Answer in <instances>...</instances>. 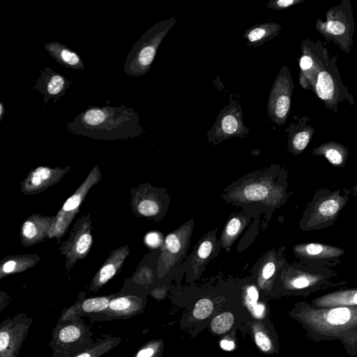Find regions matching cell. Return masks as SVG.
<instances>
[{"mask_svg": "<svg viewBox=\"0 0 357 357\" xmlns=\"http://www.w3.org/2000/svg\"><path fill=\"white\" fill-rule=\"evenodd\" d=\"M287 178L286 167L273 164L233 181L222 190L221 197L227 203L258 216L264 214L268 221L273 213L289 197Z\"/></svg>", "mask_w": 357, "mask_h": 357, "instance_id": "cell-1", "label": "cell"}, {"mask_svg": "<svg viewBox=\"0 0 357 357\" xmlns=\"http://www.w3.org/2000/svg\"><path fill=\"white\" fill-rule=\"evenodd\" d=\"M310 340L339 341L346 353L357 355V305L337 307H314L300 302L292 311Z\"/></svg>", "mask_w": 357, "mask_h": 357, "instance_id": "cell-2", "label": "cell"}, {"mask_svg": "<svg viewBox=\"0 0 357 357\" xmlns=\"http://www.w3.org/2000/svg\"><path fill=\"white\" fill-rule=\"evenodd\" d=\"M66 130L101 140L140 137L145 132L138 112L123 105L89 107L67 123Z\"/></svg>", "mask_w": 357, "mask_h": 357, "instance_id": "cell-3", "label": "cell"}, {"mask_svg": "<svg viewBox=\"0 0 357 357\" xmlns=\"http://www.w3.org/2000/svg\"><path fill=\"white\" fill-rule=\"evenodd\" d=\"M337 278V273L329 267L302 261L289 264L285 260L275 280L280 281L287 291L308 296L316 291L347 283Z\"/></svg>", "mask_w": 357, "mask_h": 357, "instance_id": "cell-4", "label": "cell"}, {"mask_svg": "<svg viewBox=\"0 0 357 357\" xmlns=\"http://www.w3.org/2000/svg\"><path fill=\"white\" fill-rule=\"evenodd\" d=\"M351 193L346 188L334 191L325 188L317 190L303 212L300 229L310 231L334 225Z\"/></svg>", "mask_w": 357, "mask_h": 357, "instance_id": "cell-5", "label": "cell"}, {"mask_svg": "<svg viewBox=\"0 0 357 357\" xmlns=\"http://www.w3.org/2000/svg\"><path fill=\"white\" fill-rule=\"evenodd\" d=\"M176 20L171 17L160 21L140 36L127 54L123 69L125 74L139 77L149 71L158 48Z\"/></svg>", "mask_w": 357, "mask_h": 357, "instance_id": "cell-6", "label": "cell"}, {"mask_svg": "<svg viewBox=\"0 0 357 357\" xmlns=\"http://www.w3.org/2000/svg\"><path fill=\"white\" fill-rule=\"evenodd\" d=\"M351 0H342L326 13V21L316 20L315 29L328 42H333L346 54L354 44V17Z\"/></svg>", "mask_w": 357, "mask_h": 357, "instance_id": "cell-7", "label": "cell"}, {"mask_svg": "<svg viewBox=\"0 0 357 357\" xmlns=\"http://www.w3.org/2000/svg\"><path fill=\"white\" fill-rule=\"evenodd\" d=\"M92 336L82 317L58 320L49 343L52 357H72L93 342Z\"/></svg>", "mask_w": 357, "mask_h": 357, "instance_id": "cell-8", "label": "cell"}, {"mask_svg": "<svg viewBox=\"0 0 357 357\" xmlns=\"http://www.w3.org/2000/svg\"><path fill=\"white\" fill-rule=\"evenodd\" d=\"M193 229L192 218L165 236L157 259L156 273L159 278L181 268L187 258Z\"/></svg>", "mask_w": 357, "mask_h": 357, "instance_id": "cell-9", "label": "cell"}, {"mask_svg": "<svg viewBox=\"0 0 357 357\" xmlns=\"http://www.w3.org/2000/svg\"><path fill=\"white\" fill-rule=\"evenodd\" d=\"M337 56H331L329 63L318 73L312 91L323 101L325 107L333 111L335 114L338 112V104L347 101L354 105L355 99L348 88L344 85L340 70L336 64Z\"/></svg>", "mask_w": 357, "mask_h": 357, "instance_id": "cell-10", "label": "cell"}, {"mask_svg": "<svg viewBox=\"0 0 357 357\" xmlns=\"http://www.w3.org/2000/svg\"><path fill=\"white\" fill-rule=\"evenodd\" d=\"M130 195L133 213L155 222L163 219L170 204V196L166 189L153 186L149 183L131 188Z\"/></svg>", "mask_w": 357, "mask_h": 357, "instance_id": "cell-11", "label": "cell"}, {"mask_svg": "<svg viewBox=\"0 0 357 357\" xmlns=\"http://www.w3.org/2000/svg\"><path fill=\"white\" fill-rule=\"evenodd\" d=\"M249 132L243 121L240 101L231 94L229 104L220 111L214 125L207 132L208 141L218 145L231 137L246 138Z\"/></svg>", "mask_w": 357, "mask_h": 357, "instance_id": "cell-12", "label": "cell"}, {"mask_svg": "<svg viewBox=\"0 0 357 357\" xmlns=\"http://www.w3.org/2000/svg\"><path fill=\"white\" fill-rule=\"evenodd\" d=\"M101 177L100 169L98 165H96L76 191L64 202L56 214L55 222L48 238H55L60 243L61 238L65 235L74 218L78 213L79 206L88 192L100 181Z\"/></svg>", "mask_w": 357, "mask_h": 357, "instance_id": "cell-13", "label": "cell"}, {"mask_svg": "<svg viewBox=\"0 0 357 357\" xmlns=\"http://www.w3.org/2000/svg\"><path fill=\"white\" fill-rule=\"evenodd\" d=\"M294 89L291 73L283 66L273 83L268 99L267 114L273 123L278 126L286 123L291 110Z\"/></svg>", "mask_w": 357, "mask_h": 357, "instance_id": "cell-14", "label": "cell"}, {"mask_svg": "<svg viewBox=\"0 0 357 357\" xmlns=\"http://www.w3.org/2000/svg\"><path fill=\"white\" fill-rule=\"evenodd\" d=\"M301 54L298 58L300 72L298 81L301 86L312 91L319 71L330 61L331 56L321 41L303 39L301 43Z\"/></svg>", "mask_w": 357, "mask_h": 357, "instance_id": "cell-15", "label": "cell"}, {"mask_svg": "<svg viewBox=\"0 0 357 357\" xmlns=\"http://www.w3.org/2000/svg\"><path fill=\"white\" fill-rule=\"evenodd\" d=\"M92 229L91 214L82 215L73 225L68 238L61 243L60 254L66 256L65 266L68 271L89 254L93 243Z\"/></svg>", "mask_w": 357, "mask_h": 357, "instance_id": "cell-16", "label": "cell"}, {"mask_svg": "<svg viewBox=\"0 0 357 357\" xmlns=\"http://www.w3.org/2000/svg\"><path fill=\"white\" fill-rule=\"evenodd\" d=\"M33 319L26 313L8 317L0 324V357H18Z\"/></svg>", "mask_w": 357, "mask_h": 357, "instance_id": "cell-17", "label": "cell"}, {"mask_svg": "<svg viewBox=\"0 0 357 357\" xmlns=\"http://www.w3.org/2000/svg\"><path fill=\"white\" fill-rule=\"evenodd\" d=\"M218 228L208 231L194 246L192 253L182 264L188 275L198 278L206 266L220 252L221 248L216 236Z\"/></svg>", "mask_w": 357, "mask_h": 357, "instance_id": "cell-18", "label": "cell"}, {"mask_svg": "<svg viewBox=\"0 0 357 357\" xmlns=\"http://www.w3.org/2000/svg\"><path fill=\"white\" fill-rule=\"evenodd\" d=\"M293 252L300 261L333 267L340 263V258L345 253L341 248L319 243H298Z\"/></svg>", "mask_w": 357, "mask_h": 357, "instance_id": "cell-19", "label": "cell"}, {"mask_svg": "<svg viewBox=\"0 0 357 357\" xmlns=\"http://www.w3.org/2000/svg\"><path fill=\"white\" fill-rule=\"evenodd\" d=\"M70 169V165L63 168L45 166L34 168L21 181V191L26 195L41 193L59 183Z\"/></svg>", "mask_w": 357, "mask_h": 357, "instance_id": "cell-20", "label": "cell"}, {"mask_svg": "<svg viewBox=\"0 0 357 357\" xmlns=\"http://www.w3.org/2000/svg\"><path fill=\"white\" fill-rule=\"evenodd\" d=\"M144 299L137 295L118 292L106 310L96 317L94 321H112L126 319L143 312Z\"/></svg>", "mask_w": 357, "mask_h": 357, "instance_id": "cell-21", "label": "cell"}, {"mask_svg": "<svg viewBox=\"0 0 357 357\" xmlns=\"http://www.w3.org/2000/svg\"><path fill=\"white\" fill-rule=\"evenodd\" d=\"M56 215H45L35 213L28 217L22 224L20 238L22 245L29 247L48 238L55 222Z\"/></svg>", "mask_w": 357, "mask_h": 357, "instance_id": "cell-22", "label": "cell"}, {"mask_svg": "<svg viewBox=\"0 0 357 357\" xmlns=\"http://www.w3.org/2000/svg\"><path fill=\"white\" fill-rule=\"evenodd\" d=\"M85 294L84 291L80 293L77 301L70 307L63 310L59 320L83 317H88L92 320H95L96 317L106 310L111 300L118 293L89 298H84Z\"/></svg>", "mask_w": 357, "mask_h": 357, "instance_id": "cell-23", "label": "cell"}, {"mask_svg": "<svg viewBox=\"0 0 357 357\" xmlns=\"http://www.w3.org/2000/svg\"><path fill=\"white\" fill-rule=\"evenodd\" d=\"M72 82L50 67L40 70V75L36 82L33 90L43 96V102H56L65 95Z\"/></svg>", "mask_w": 357, "mask_h": 357, "instance_id": "cell-24", "label": "cell"}, {"mask_svg": "<svg viewBox=\"0 0 357 357\" xmlns=\"http://www.w3.org/2000/svg\"><path fill=\"white\" fill-rule=\"evenodd\" d=\"M130 253V247L125 245L112 250L103 264L93 278L89 288V292H97L121 270Z\"/></svg>", "mask_w": 357, "mask_h": 357, "instance_id": "cell-25", "label": "cell"}, {"mask_svg": "<svg viewBox=\"0 0 357 357\" xmlns=\"http://www.w3.org/2000/svg\"><path fill=\"white\" fill-rule=\"evenodd\" d=\"M285 247L278 250L273 248L263 254L252 267V273L256 276L260 286L275 280L277 273L285 259Z\"/></svg>", "mask_w": 357, "mask_h": 357, "instance_id": "cell-26", "label": "cell"}, {"mask_svg": "<svg viewBox=\"0 0 357 357\" xmlns=\"http://www.w3.org/2000/svg\"><path fill=\"white\" fill-rule=\"evenodd\" d=\"M259 217L255 213L243 209L240 212L231 214L218 238L220 248L229 252L252 220Z\"/></svg>", "mask_w": 357, "mask_h": 357, "instance_id": "cell-27", "label": "cell"}, {"mask_svg": "<svg viewBox=\"0 0 357 357\" xmlns=\"http://www.w3.org/2000/svg\"><path fill=\"white\" fill-rule=\"evenodd\" d=\"M296 123H291L285 129L288 135V151L294 156L300 155L308 146L314 133V128L307 123L308 116H304L299 119Z\"/></svg>", "mask_w": 357, "mask_h": 357, "instance_id": "cell-28", "label": "cell"}, {"mask_svg": "<svg viewBox=\"0 0 357 357\" xmlns=\"http://www.w3.org/2000/svg\"><path fill=\"white\" fill-rule=\"evenodd\" d=\"M314 307H337L357 305V288L336 290L312 300Z\"/></svg>", "mask_w": 357, "mask_h": 357, "instance_id": "cell-29", "label": "cell"}, {"mask_svg": "<svg viewBox=\"0 0 357 357\" xmlns=\"http://www.w3.org/2000/svg\"><path fill=\"white\" fill-rule=\"evenodd\" d=\"M50 56L66 68L73 70H84V64L80 56L68 46L52 41L45 45Z\"/></svg>", "mask_w": 357, "mask_h": 357, "instance_id": "cell-30", "label": "cell"}, {"mask_svg": "<svg viewBox=\"0 0 357 357\" xmlns=\"http://www.w3.org/2000/svg\"><path fill=\"white\" fill-rule=\"evenodd\" d=\"M40 259L38 254H22L5 257L0 262V279L33 267Z\"/></svg>", "mask_w": 357, "mask_h": 357, "instance_id": "cell-31", "label": "cell"}, {"mask_svg": "<svg viewBox=\"0 0 357 357\" xmlns=\"http://www.w3.org/2000/svg\"><path fill=\"white\" fill-rule=\"evenodd\" d=\"M281 28L280 24L273 22L257 24L246 29L243 38L248 41L247 46L259 47L275 38Z\"/></svg>", "mask_w": 357, "mask_h": 357, "instance_id": "cell-32", "label": "cell"}, {"mask_svg": "<svg viewBox=\"0 0 357 357\" xmlns=\"http://www.w3.org/2000/svg\"><path fill=\"white\" fill-rule=\"evenodd\" d=\"M349 149L344 144L329 141L313 149L312 155L324 156L334 167H344L349 157Z\"/></svg>", "mask_w": 357, "mask_h": 357, "instance_id": "cell-33", "label": "cell"}, {"mask_svg": "<svg viewBox=\"0 0 357 357\" xmlns=\"http://www.w3.org/2000/svg\"><path fill=\"white\" fill-rule=\"evenodd\" d=\"M121 340V337H102L97 341H93L85 349L72 357H101L116 347Z\"/></svg>", "mask_w": 357, "mask_h": 357, "instance_id": "cell-34", "label": "cell"}, {"mask_svg": "<svg viewBox=\"0 0 357 357\" xmlns=\"http://www.w3.org/2000/svg\"><path fill=\"white\" fill-rule=\"evenodd\" d=\"M259 292L254 284H249L245 287V301L248 309L257 318H261L264 313V305L258 303Z\"/></svg>", "mask_w": 357, "mask_h": 357, "instance_id": "cell-35", "label": "cell"}, {"mask_svg": "<svg viewBox=\"0 0 357 357\" xmlns=\"http://www.w3.org/2000/svg\"><path fill=\"white\" fill-rule=\"evenodd\" d=\"M234 316L230 312H225L215 317L211 321L212 331L217 334L227 332L233 326Z\"/></svg>", "mask_w": 357, "mask_h": 357, "instance_id": "cell-36", "label": "cell"}, {"mask_svg": "<svg viewBox=\"0 0 357 357\" xmlns=\"http://www.w3.org/2000/svg\"><path fill=\"white\" fill-rule=\"evenodd\" d=\"M160 348V341L152 340L144 344L132 357H158Z\"/></svg>", "mask_w": 357, "mask_h": 357, "instance_id": "cell-37", "label": "cell"}, {"mask_svg": "<svg viewBox=\"0 0 357 357\" xmlns=\"http://www.w3.org/2000/svg\"><path fill=\"white\" fill-rule=\"evenodd\" d=\"M213 305L208 298L199 300L193 310V315L198 319H204L208 317L212 312Z\"/></svg>", "mask_w": 357, "mask_h": 357, "instance_id": "cell-38", "label": "cell"}, {"mask_svg": "<svg viewBox=\"0 0 357 357\" xmlns=\"http://www.w3.org/2000/svg\"><path fill=\"white\" fill-rule=\"evenodd\" d=\"M305 0H271L266 7L274 10H282L301 3Z\"/></svg>", "mask_w": 357, "mask_h": 357, "instance_id": "cell-39", "label": "cell"}, {"mask_svg": "<svg viewBox=\"0 0 357 357\" xmlns=\"http://www.w3.org/2000/svg\"><path fill=\"white\" fill-rule=\"evenodd\" d=\"M255 339L257 345L261 351L267 352L272 350L273 344L271 340L262 331H255Z\"/></svg>", "mask_w": 357, "mask_h": 357, "instance_id": "cell-40", "label": "cell"}, {"mask_svg": "<svg viewBox=\"0 0 357 357\" xmlns=\"http://www.w3.org/2000/svg\"><path fill=\"white\" fill-rule=\"evenodd\" d=\"M145 243L151 248H160L164 240L160 232L150 231L145 236Z\"/></svg>", "mask_w": 357, "mask_h": 357, "instance_id": "cell-41", "label": "cell"}, {"mask_svg": "<svg viewBox=\"0 0 357 357\" xmlns=\"http://www.w3.org/2000/svg\"><path fill=\"white\" fill-rule=\"evenodd\" d=\"M220 347L224 350L231 351L234 349L235 345L233 341H230L228 340H222L220 342Z\"/></svg>", "mask_w": 357, "mask_h": 357, "instance_id": "cell-42", "label": "cell"}, {"mask_svg": "<svg viewBox=\"0 0 357 357\" xmlns=\"http://www.w3.org/2000/svg\"><path fill=\"white\" fill-rule=\"evenodd\" d=\"M6 114V108L2 101L0 102V122L2 121Z\"/></svg>", "mask_w": 357, "mask_h": 357, "instance_id": "cell-43", "label": "cell"}, {"mask_svg": "<svg viewBox=\"0 0 357 357\" xmlns=\"http://www.w3.org/2000/svg\"><path fill=\"white\" fill-rule=\"evenodd\" d=\"M351 192L353 196H357V184L352 188Z\"/></svg>", "mask_w": 357, "mask_h": 357, "instance_id": "cell-44", "label": "cell"}]
</instances>
